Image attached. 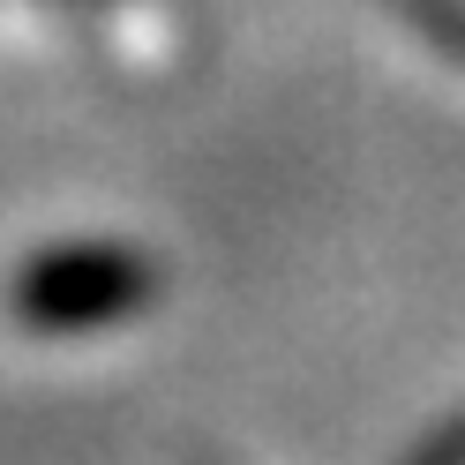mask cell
I'll return each mask as SVG.
<instances>
[{"instance_id": "6da1fadb", "label": "cell", "mask_w": 465, "mask_h": 465, "mask_svg": "<svg viewBox=\"0 0 465 465\" xmlns=\"http://www.w3.org/2000/svg\"><path fill=\"white\" fill-rule=\"evenodd\" d=\"M158 271L143 263V255L113 248V241H68L53 255H31L15 278V323L23 331H105V323H128V315L151 301Z\"/></svg>"}]
</instances>
